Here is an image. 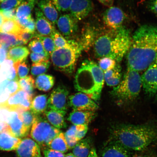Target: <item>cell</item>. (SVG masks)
<instances>
[{"mask_svg": "<svg viewBox=\"0 0 157 157\" xmlns=\"http://www.w3.org/2000/svg\"><path fill=\"white\" fill-rule=\"evenodd\" d=\"M127 55L128 68L137 72L154 63L157 56V26L145 25L137 29Z\"/></svg>", "mask_w": 157, "mask_h": 157, "instance_id": "cell-1", "label": "cell"}, {"mask_svg": "<svg viewBox=\"0 0 157 157\" xmlns=\"http://www.w3.org/2000/svg\"><path fill=\"white\" fill-rule=\"evenodd\" d=\"M157 140V128L148 125H120L112 128L109 141L129 150H145Z\"/></svg>", "mask_w": 157, "mask_h": 157, "instance_id": "cell-2", "label": "cell"}, {"mask_svg": "<svg viewBox=\"0 0 157 157\" xmlns=\"http://www.w3.org/2000/svg\"><path fill=\"white\" fill-rule=\"evenodd\" d=\"M132 38L128 29L123 27L117 30L109 29L95 39L94 47L96 57L121 61L130 48Z\"/></svg>", "mask_w": 157, "mask_h": 157, "instance_id": "cell-3", "label": "cell"}, {"mask_svg": "<svg viewBox=\"0 0 157 157\" xmlns=\"http://www.w3.org/2000/svg\"><path fill=\"white\" fill-rule=\"evenodd\" d=\"M104 82V72L98 64L93 61L86 60L76 72L74 84L77 91L97 101L101 97Z\"/></svg>", "mask_w": 157, "mask_h": 157, "instance_id": "cell-4", "label": "cell"}, {"mask_svg": "<svg viewBox=\"0 0 157 157\" xmlns=\"http://www.w3.org/2000/svg\"><path fill=\"white\" fill-rule=\"evenodd\" d=\"M83 50L79 43L69 40L68 46L56 49L50 55L54 68L66 74H72L75 70L78 58Z\"/></svg>", "mask_w": 157, "mask_h": 157, "instance_id": "cell-5", "label": "cell"}, {"mask_svg": "<svg viewBox=\"0 0 157 157\" xmlns=\"http://www.w3.org/2000/svg\"><path fill=\"white\" fill-rule=\"evenodd\" d=\"M142 83L138 72L127 68L123 79L117 86L113 88L112 94L121 101H133L140 93Z\"/></svg>", "mask_w": 157, "mask_h": 157, "instance_id": "cell-6", "label": "cell"}, {"mask_svg": "<svg viewBox=\"0 0 157 157\" xmlns=\"http://www.w3.org/2000/svg\"><path fill=\"white\" fill-rule=\"evenodd\" d=\"M61 132L52 126L45 117L37 116L32 125L31 136L39 146L48 148L50 143Z\"/></svg>", "mask_w": 157, "mask_h": 157, "instance_id": "cell-7", "label": "cell"}, {"mask_svg": "<svg viewBox=\"0 0 157 157\" xmlns=\"http://www.w3.org/2000/svg\"><path fill=\"white\" fill-rule=\"evenodd\" d=\"M33 98L26 92L20 90L6 101L0 102V109L9 112H17L20 110H30Z\"/></svg>", "mask_w": 157, "mask_h": 157, "instance_id": "cell-8", "label": "cell"}, {"mask_svg": "<svg viewBox=\"0 0 157 157\" xmlns=\"http://www.w3.org/2000/svg\"><path fill=\"white\" fill-rule=\"evenodd\" d=\"M69 91L63 86L53 90L48 99V108L65 115L68 108Z\"/></svg>", "mask_w": 157, "mask_h": 157, "instance_id": "cell-9", "label": "cell"}, {"mask_svg": "<svg viewBox=\"0 0 157 157\" xmlns=\"http://www.w3.org/2000/svg\"><path fill=\"white\" fill-rule=\"evenodd\" d=\"M68 103L74 111H95L99 108L94 100L81 92L69 96Z\"/></svg>", "mask_w": 157, "mask_h": 157, "instance_id": "cell-10", "label": "cell"}, {"mask_svg": "<svg viewBox=\"0 0 157 157\" xmlns=\"http://www.w3.org/2000/svg\"><path fill=\"white\" fill-rule=\"evenodd\" d=\"M125 18L122 10L117 7L111 6L104 13L103 19L104 24L109 29L117 30L122 27Z\"/></svg>", "mask_w": 157, "mask_h": 157, "instance_id": "cell-11", "label": "cell"}, {"mask_svg": "<svg viewBox=\"0 0 157 157\" xmlns=\"http://www.w3.org/2000/svg\"><path fill=\"white\" fill-rule=\"evenodd\" d=\"M6 123L8 125L7 132L13 136L20 138L28 135L29 130L25 127L17 112H9Z\"/></svg>", "mask_w": 157, "mask_h": 157, "instance_id": "cell-12", "label": "cell"}, {"mask_svg": "<svg viewBox=\"0 0 157 157\" xmlns=\"http://www.w3.org/2000/svg\"><path fill=\"white\" fill-rule=\"evenodd\" d=\"M142 86L145 93L150 96L156 94L157 91V64L154 63L141 76Z\"/></svg>", "mask_w": 157, "mask_h": 157, "instance_id": "cell-13", "label": "cell"}, {"mask_svg": "<svg viewBox=\"0 0 157 157\" xmlns=\"http://www.w3.org/2000/svg\"><path fill=\"white\" fill-rule=\"evenodd\" d=\"M93 7L91 0H72L69 11L78 21L87 17L93 10Z\"/></svg>", "mask_w": 157, "mask_h": 157, "instance_id": "cell-14", "label": "cell"}, {"mask_svg": "<svg viewBox=\"0 0 157 157\" xmlns=\"http://www.w3.org/2000/svg\"><path fill=\"white\" fill-rule=\"evenodd\" d=\"M78 21L71 14H66L60 16L56 25L63 36L70 37L77 32Z\"/></svg>", "mask_w": 157, "mask_h": 157, "instance_id": "cell-15", "label": "cell"}, {"mask_svg": "<svg viewBox=\"0 0 157 157\" xmlns=\"http://www.w3.org/2000/svg\"><path fill=\"white\" fill-rule=\"evenodd\" d=\"M16 153L18 157H42L40 146L35 141L29 138L21 140Z\"/></svg>", "mask_w": 157, "mask_h": 157, "instance_id": "cell-16", "label": "cell"}, {"mask_svg": "<svg viewBox=\"0 0 157 157\" xmlns=\"http://www.w3.org/2000/svg\"><path fill=\"white\" fill-rule=\"evenodd\" d=\"M36 32L39 35L50 36L56 30L55 25L45 16L38 8L35 9Z\"/></svg>", "mask_w": 157, "mask_h": 157, "instance_id": "cell-17", "label": "cell"}, {"mask_svg": "<svg viewBox=\"0 0 157 157\" xmlns=\"http://www.w3.org/2000/svg\"><path fill=\"white\" fill-rule=\"evenodd\" d=\"M88 129L87 125H73L64 133L69 150L74 148L76 144L85 137Z\"/></svg>", "mask_w": 157, "mask_h": 157, "instance_id": "cell-18", "label": "cell"}, {"mask_svg": "<svg viewBox=\"0 0 157 157\" xmlns=\"http://www.w3.org/2000/svg\"><path fill=\"white\" fill-rule=\"evenodd\" d=\"M101 157H131L130 150L116 143L109 141L103 149Z\"/></svg>", "mask_w": 157, "mask_h": 157, "instance_id": "cell-19", "label": "cell"}, {"mask_svg": "<svg viewBox=\"0 0 157 157\" xmlns=\"http://www.w3.org/2000/svg\"><path fill=\"white\" fill-rule=\"evenodd\" d=\"M96 117V113L95 111H74L70 114L67 120L74 125L88 126Z\"/></svg>", "mask_w": 157, "mask_h": 157, "instance_id": "cell-20", "label": "cell"}, {"mask_svg": "<svg viewBox=\"0 0 157 157\" xmlns=\"http://www.w3.org/2000/svg\"><path fill=\"white\" fill-rule=\"evenodd\" d=\"M39 9L54 25L56 24L58 19L57 10L51 0H40L38 3Z\"/></svg>", "mask_w": 157, "mask_h": 157, "instance_id": "cell-21", "label": "cell"}, {"mask_svg": "<svg viewBox=\"0 0 157 157\" xmlns=\"http://www.w3.org/2000/svg\"><path fill=\"white\" fill-rule=\"evenodd\" d=\"M21 139L13 136L7 132L0 133V149L5 151L16 150Z\"/></svg>", "mask_w": 157, "mask_h": 157, "instance_id": "cell-22", "label": "cell"}, {"mask_svg": "<svg viewBox=\"0 0 157 157\" xmlns=\"http://www.w3.org/2000/svg\"><path fill=\"white\" fill-rule=\"evenodd\" d=\"M45 118L52 126L58 129L65 128L67 124L65 120V115L58 111L50 109L44 113Z\"/></svg>", "mask_w": 157, "mask_h": 157, "instance_id": "cell-23", "label": "cell"}, {"mask_svg": "<svg viewBox=\"0 0 157 157\" xmlns=\"http://www.w3.org/2000/svg\"><path fill=\"white\" fill-rule=\"evenodd\" d=\"M48 96L42 94L37 96L33 99L30 110L36 116L44 113L48 108Z\"/></svg>", "mask_w": 157, "mask_h": 157, "instance_id": "cell-24", "label": "cell"}, {"mask_svg": "<svg viewBox=\"0 0 157 157\" xmlns=\"http://www.w3.org/2000/svg\"><path fill=\"white\" fill-rule=\"evenodd\" d=\"M39 0H27L22 2L17 8L16 17L20 19H24L31 17V12Z\"/></svg>", "mask_w": 157, "mask_h": 157, "instance_id": "cell-25", "label": "cell"}, {"mask_svg": "<svg viewBox=\"0 0 157 157\" xmlns=\"http://www.w3.org/2000/svg\"><path fill=\"white\" fill-rule=\"evenodd\" d=\"M92 141L90 138L82 139L72 149V154L76 157H88L92 150Z\"/></svg>", "mask_w": 157, "mask_h": 157, "instance_id": "cell-26", "label": "cell"}, {"mask_svg": "<svg viewBox=\"0 0 157 157\" xmlns=\"http://www.w3.org/2000/svg\"><path fill=\"white\" fill-rule=\"evenodd\" d=\"M29 53L27 47L19 46L13 47L7 52V59L12 60L13 63L26 59Z\"/></svg>", "mask_w": 157, "mask_h": 157, "instance_id": "cell-27", "label": "cell"}, {"mask_svg": "<svg viewBox=\"0 0 157 157\" xmlns=\"http://www.w3.org/2000/svg\"><path fill=\"white\" fill-rule=\"evenodd\" d=\"M55 78L50 75L44 74L39 75L35 80L36 88L40 91L48 92L53 87Z\"/></svg>", "mask_w": 157, "mask_h": 157, "instance_id": "cell-28", "label": "cell"}, {"mask_svg": "<svg viewBox=\"0 0 157 157\" xmlns=\"http://www.w3.org/2000/svg\"><path fill=\"white\" fill-rule=\"evenodd\" d=\"M104 74V78L108 86L116 87L120 83L121 74L119 65H117L114 68L107 71Z\"/></svg>", "mask_w": 157, "mask_h": 157, "instance_id": "cell-29", "label": "cell"}, {"mask_svg": "<svg viewBox=\"0 0 157 157\" xmlns=\"http://www.w3.org/2000/svg\"><path fill=\"white\" fill-rule=\"evenodd\" d=\"M12 60L7 59L0 66V71L9 81H18L16 71Z\"/></svg>", "mask_w": 157, "mask_h": 157, "instance_id": "cell-30", "label": "cell"}, {"mask_svg": "<svg viewBox=\"0 0 157 157\" xmlns=\"http://www.w3.org/2000/svg\"><path fill=\"white\" fill-rule=\"evenodd\" d=\"M48 148L64 154L68 151L69 148L64 133L61 132L51 142Z\"/></svg>", "mask_w": 157, "mask_h": 157, "instance_id": "cell-31", "label": "cell"}, {"mask_svg": "<svg viewBox=\"0 0 157 157\" xmlns=\"http://www.w3.org/2000/svg\"><path fill=\"white\" fill-rule=\"evenodd\" d=\"M18 83L21 90H22L33 99L35 94V81L31 75L21 78L18 80Z\"/></svg>", "mask_w": 157, "mask_h": 157, "instance_id": "cell-32", "label": "cell"}, {"mask_svg": "<svg viewBox=\"0 0 157 157\" xmlns=\"http://www.w3.org/2000/svg\"><path fill=\"white\" fill-rule=\"evenodd\" d=\"M21 29L15 20H6L0 28V32L17 35Z\"/></svg>", "mask_w": 157, "mask_h": 157, "instance_id": "cell-33", "label": "cell"}, {"mask_svg": "<svg viewBox=\"0 0 157 157\" xmlns=\"http://www.w3.org/2000/svg\"><path fill=\"white\" fill-rule=\"evenodd\" d=\"M17 39V35L0 32V47L6 50L12 48Z\"/></svg>", "mask_w": 157, "mask_h": 157, "instance_id": "cell-34", "label": "cell"}, {"mask_svg": "<svg viewBox=\"0 0 157 157\" xmlns=\"http://www.w3.org/2000/svg\"><path fill=\"white\" fill-rule=\"evenodd\" d=\"M17 112L25 127L29 130L37 116L33 113L30 110H20Z\"/></svg>", "mask_w": 157, "mask_h": 157, "instance_id": "cell-35", "label": "cell"}, {"mask_svg": "<svg viewBox=\"0 0 157 157\" xmlns=\"http://www.w3.org/2000/svg\"><path fill=\"white\" fill-rule=\"evenodd\" d=\"M13 66L16 71L18 79L24 78L28 75L30 70V66L26 59L14 63Z\"/></svg>", "mask_w": 157, "mask_h": 157, "instance_id": "cell-36", "label": "cell"}, {"mask_svg": "<svg viewBox=\"0 0 157 157\" xmlns=\"http://www.w3.org/2000/svg\"><path fill=\"white\" fill-rule=\"evenodd\" d=\"M49 60L33 63L31 66V73L34 76H37L44 74L48 71L50 66Z\"/></svg>", "mask_w": 157, "mask_h": 157, "instance_id": "cell-37", "label": "cell"}, {"mask_svg": "<svg viewBox=\"0 0 157 157\" xmlns=\"http://www.w3.org/2000/svg\"><path fill=\"white\" fill-rule=\"evenodd\" d=\"M37 37L42 43L45 52L50 56L56 49L53 40L50 36H43L39 35Z\"/></svg>", "mask_w": 157, "mask_h": 157, "instance_id": "cell-38", "label": "cell"}, {"mask_svg": "<svg viewBox=\"0 0 157 157\" xmlns=\"http://www.w3.org/2000/svg\"><path fill=\"white\" fill-rule=\"evenodd\" d=\"M50 37L54 40L56 49L65 48L69 44V40H67L56 29L52 33Z\"/></svg>", "mask_w": 157, "mask_h": 157, "instance_id": "cell-39", "label": "cell"}, {"mask_svg": "<svg viewBox=\"0 0 157 157\" xmlns=\"http://www.w3.org/2000/svg\"><path fill=\"white\" fill-rule=\"evenodd\" d=\"M117 62L112 59L107 57L100 58L98 65L103 72L114 68L117 66Z\"/></svg>", "mask_w": 157, "mask_h": 157, "instance_id": "cell-40", "label": "cell"}, {"mask_svg": "<svg viewBox=\"0 0 157 157\" xmlns=\"http://www.w3.org/2000/svg\"><path fill=\"white\" fill-rule=\"evenodd\" d=\"M29 50L35 53H41L45 52L42 43L38 38H35L31 40L28 45Z\"/></svg>", "mask_w": 157, "mask_h": 157, "instance_id": "cell-41", "label": "cell"}, {"mask_svg": "<svg viewBox=\"0 0 157 157\" xmlns=\"http://www.w3.org/2000/svg\"><path fill=\"white\" fill-rule=\"evenodd\" d=\"M57 10L65 12L69 10L72 0H51Z\"/></svg>", "mask_w": 157, "mask_h": 157, "instance_id": "cell-42", "label": "cell"}, {"mask_svg": "<svg viewBox=\"0 0 157 157\" xmlns=\"http://www.w3.org/2000/svg\"><path fill=\"white\" fill-rule=\"evenodd\" d=\"M39 35L36 33H31L21 29L18 34L17 35V38L22 40L27 44L31 39L36 38Z\"/></svg>", "mask_w": 157, "mask_h": 157, "instance_id": "cell-43", "label": "cell"}, {"mask_svg": "<svg viewBox=\"0 0 157 157\" xmlns=\"http://www.w3.org/2000/svg\"><path fill=\"white\" fill-rule=\"evenodd\" d=\"M22 2L21 0H6L0 4V10L17 8Z\"/></svg>", "mask_w": 157, "mask_h": 157, "instance_id": "cell-44", "label": "cell"}, {"mask_svg": "<svg viewBox=\"0 0 157 157\" xmlns=\"http://www.w3.org/2000/svg\"><path fill=\"white\" fill-rule=\"evenodd\" d=\"M30 57L33 63H36L48 60L50 56L46 52L41 53L32 52L30 54Z\"/></svg>", "mask_w": 157, "mask_h": 157, "instance_id": "cell-45", "label": "cell"}, {"mask_svg": "<svg viewBox=\"0 0 157 157\" xmlns=\"http://www.w3.org/2000/svg\"><path fill=\"white\" fill-rule=\"evenodd\" d=\"M20 90L18 81H9L7 86L6 90L9 97L14 95Z\"/></svg>", "mask_w": 157, "mask_h": 157, "instance_id": "cell-46", "label": "cell"}, {"mask_svg": "<svg viewBox=\"0 0 157 157\" xmlns=\"http://www.w3.org/2000/svg\"><path fill=\"white\" fill-rule=\"evenodd\" d=\"M17 8L5 10H0L5 20H15L16 17Z\"/></svg>", "mask_w": 157, "mask_h": 157, "instance_id": "cell-47", "label": "cell"}, {"mask_svg": "<svg viewBox=\"0 0 157 157\" xmlns=\"http://www.w3.org/2000/svg\"><path fill=\"white\" fill-rule=\"evenodd\" d=\"M44 157H65V155L62 152L48 148L44 150Z\"/></svg>", "mask_w": 157, "mask_h": 157, "instance_id": "cell-48", "label": "cell"}, {"mask_svg": "<svg viewBox=\"0 0 157 157\" xmlns=\"http://www.w3.org/2000/svg\"><path fill=\"white\" fill-rule=\"evenodd\" d=\"M22 29L31 33H36V23L32 17H29L28 22L23 27Z\"/></svg>", "mask_w": 157, "mask_h": 157, "instance_id": "cell-49", "label": "cell"}, {"mask_svg": "<svg viewBox=\"0 0 157 157\" xmlns=\"http://www.w3.org/2000/svg\"><path fill=\"white\" fill-rule=\"evenodd\" d=\"M7 50L2 48H0V66L7 58Z\"/></svg>", "mask_w": 157, "mask_h": 157, "instance_id": "cell-50", "label": "cell"}, {"mask_svg": "<svg viewBox=\"0 0 157 157\" xmlns=\"http://www.w3.org/2000/svg\"><path fill=\"white\" fill-rule=\"evenodd\" d=\"M8 129V125L4 121L0 120V133L7 132Z\"/></svg>", "mask_w": 157, "mask_h": 157, "instance_id": "cell-51", "label": "cell"}, {"mask_svg": "<svg viewBox=\"0 0 157 157\" xmlns=\"http://www.w3.org/2000/svg\"><path fill=\"white\" fill-rule=\"evenodd\" d=\"M150 9L157 16V1H153L150 5Z\"/></svg>", "mask_w": 157, "mask_h": 157, "instance_id": "cell-52", "label": "cell"}, {"mask_svg": "<svg viewBox=\"0 0 157 157\" xmlns=\"http://www.w3.org/2000/svg\"><path fill=\"white\" fill-rule=\"evenodd\" d=\"M100 3L106 6L111 7L113 5L114 0H98Z\"/></svg>", "mask_w": 157, "mask_h": 157, "instance_id": "cell-53", "label": "cell"}, {"mask_svg": "<svg viewBox=\"0 0 157 157\" xmlns=\"http://www.w3.org/2000/svg\"><path fill=\"white\" fill-rule=\"evenodd\" d=\"M88 157H99L98 156L95 149L94 148L92 149Z\"/></svg>", "mask_w": 157, "mask_h": 157, "instance_id": "cell-54", "label": "cell"}, {"mask_svg": "<svg viewBox=\"0 0 157 157\" xmlns=\"http://www.w3.org/2000/svg\"><path fill=\"white\" fill-rule=\"evenodd\" d=\"M5 21V19L2 14L1 10H0V28H1L2 25H3Z\"/></svg>", "mask_w": 157, "mask_h": 157, "instance_id": "cell-55", "label": "cell"}, {"mask_svg": "<svg viewBox=\"0 0 157 157\" xmlns=\"http://www.w3.org/2000/svg\"><path fill=\"white\" fill-rule=\"evenodd\" d=\"M133 157H155L154 156L151 155H136Z\"/></svg>", "mask_w": 157, "mask_h": 157, "instance_id": "cell-56", "label": "cell"}, {"mask_svg": "<svg viewBox=\"0 0 157 157\" xmlns=\"http://www.w3.org/2000/svg\"><path fill=\"white\" fill-rule=\"evenodd\" d=\"M65 157H76L72 153H68L65 155Z\"/></svg>", "mask_w": 157, "mask_h": 157, "instance_id": "cell-57", "label": "cell"}, {"mask_svg": "<svg viewBox=\"0 0 157 157\" xmlns=\"http://www.w3.org/2000/svg\"><path fill=\"white\" fill-rule=\"evenodd\" d=\"M155 63L156 64H157V56L156 57L155 60Z\"/></svg>", "mask_w": 157, "mask_h": 157, "instance_id": "cell-58", "label": "cell"}, {"mask_svg": "<svg viewBox=\"0 0 157 157\" xmlns=\"http://www.w3.org/2000/svg\"><path fill=\"white\" fill-rule=\"evenodd\" d=\"M6 0H0V2H3L5 1Z\"/></svg>", "mask_w": 157, "mask_h": 157, "instance_id": "cell-59", "label": "cell"}, {"mask_svg": "<svg viewBox=\"0 0 157 157\" xmlns=\"http://www.w3.org/2000/svg\"><path fill=\"white\" fill-rule=\"evenodd\" d=\"M154 1H157V0H154Z\"/></svg>", "mask_w": 157, "mask_h": 157, "instance_id": "cell-60", "label": "cell"}, {"mask_svg": "<svg viewBox=\"0 0 157 157\" xmlns=\"http://www.w3.org/2000/svg\"><path fill=\"white\" fill-rule=\"evenodd\" d=\"M21 1H24V0H21Z\"/></svg>", "mask_w": 157, "mask_h": 157, "instance_id": "cell-61", "label": "cell"}, {"mask_svg": "<svg viewBox=\"0 0 157 157\" xmlns=\"http://www.w3.org/2000/svg\"><path fill=\"white\" fill-rule=\"evenodd\" d=\"M157 94V92H156V93Z\"/></svg>", "mask_w": 157, "mask_h": 157, "instance_id": "cell-62", "label": "cell"}, {"mask_svg": "<svg viewBox=\"0 0 157 157\" xmlns=\"http://www.w3.org/2000/svg\"><path fill=\"white\" fill-rule=\"evenodd\" d=\"M0 48H1V47H0Z\"/></svg>", "mask_w": 157, "mask_h": 157, "instance_id": "cell-63", "label": "cell"}]
</instances>
